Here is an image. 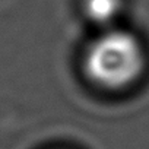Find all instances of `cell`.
<instances>
[{
    "label": "cell",
    "mask_w": 149,
    "mask_h": 149,
    "mask_svg": "<svg viewBox=\"0 0 149 149\" xmlns=\"http://www.w3.org/2000/svg\"><path fill=\"white\" fill-rule=\"evenodd\" d=\"M82 6L84 13L92 24L108 29L113 28L114 22L120 16L123 2L121 0H84Z\"/></svg>",
    "instance_id": "7a4b0ae2"
},
{
    "label": "cell",
    "mask_w": 149,
    "mask_h": 149,
    "mask_svg": "<svg viewBox=\"0 0 149 149\" xmlns=\"http://www.w3.org/2000/svg\"><path fill=\"white\" fill-rule=\"evenodd\" d=\"M146 53L142 41L130 31L102 29L91 41L84 57V70L95 85L118 91L133 85L145 70Z\"/></svg>",
    "instance_id": "6da1fadb"
}]
</instances>
